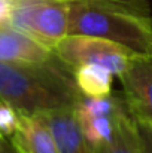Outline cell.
Listing matches in <instances>:
<instances>
[{
    "label": "cell",
    "instance_id": "obj_10",
    "mask_svg": "<svg viewBox=\"0 0 152 153\" xmlns=\"http://www.w3.org/2000/svg\"><path fill=\"white\" fill-rule=\"evenodd\" d=\"M75 80L84 97H107L112 94L113 73L104 67L88 64L76 68Z\"/></svg>",
    "mask_w": 152,
    "mask_h": 153
},
{
    "label": "cell",
    "instance_id": "obj_7",
    "mask_svg": "<svg viewBox=\"0 0 152 153\" xmlns=\"http://www.w3.org/2000/svg\"><path fill=\"white\" fill-rule=\"evenodd\" d=\"M55 56L57 53L52 49L22 31L10 25H0V61L46 62Z\"/></svg>",
    "mask_w": 152,
    "mask_h": 153
},
{
    "label": "cell",
    "instance_id": "obj_4",
    "mask_svg": "<svg viewBox=\"0 0 152 153\" xmlns=\"http://www.w3.org/2000/svg\"><path fill=\"white\" fill-rule=\"evenodd\" d=\"M54 52L73 71L82 65L94 64L110 70L115 76H119L128 61L137 55L119 43L88 34H67Z\"/></svg>",
    "mask_w": 152,
    "mask_h": 153
},
{
    "label": "cell",
    "instance_id": "obj_11",
    "mask_svg": "<svg viewBox=\"0 0 152 153\" xmlns=\"http://www.w3.org/2000/svg\"><path fill=\"white\" fill-rule=\"evenodd\" d=\"M76 113V111H75ZM79 126L93 147H99L101 144L112 140L115 134V119L113 116H82L76 114Z\"/></svg>",
    "mask_w": 152,
    "mask_h": 153
},
{
    "label": "cell",
    "instance_id": "obj_16",
    "mask_svg": "<svg viewBox=\"0 0 152 153\" xmlns=\"http://www.w3.org/2000/svg\"><path fill=\"white\" fill-rule=\"evenodd\" d=\"M9 153H15V150H13V149L10 147V144H9Z\"/></svg>",
    "mask_w": 152,
    "mask_h": 153
},
{
    "label": "cell",
    "instance_id": "obj_1",
    "mask_svg": "<svg viewBox=\"0 0 152 153\" xmlns=\"http://www.w3.org/2000/svg\"><path fill=\"white\" fill-rule=\"evenodd\" d=\"M82 97L73 70L58 56L46 62L0 61V100L21 113L75 108Z\"/></svg>",
    "mask_w": 152,
    "mask_h": 153
},
{
    "label": "cell",
    "instance_id": "obj_12",
    "mask_svg": "<svg viewBox=\"0 0 152 153\" xmlns=\"http://www.w3.org/2000/svg\"><path fill=\"white\" fill-rule=\"evenodd\" d=\"M124 104V97L113 94L107 97H82L75 111L82 116H113Z\"/></svg>",
    "mask_w": 152,
    "mask_h": 153
},
{
    "label": "cell",
    "instance_id": "obj_9",
    "mask_svg": "<svg viewBox=\"0 0 152 153\" xmlns=\"http://www.w3.org/2000/svg\"><path fill=\"white\" fill-rule=\"evenodd\" d=\"M115 134L110 141L94 147L96 153H143L142 140L136 120L124 104L115 114Z\"/></svg>",
    "mask_w": 152,
    "mask_h": 153
},
{
    "label": "cell",
    "instance_id": "obj_8",
    "mask_svg": "<svg viewBox=\"0 0 152 153\" xmlns=\"http://www.w3.org/2000/svg\"><path fill=\"white\" fill-rule=\"evenodd\" d=\"M42 116L52 131L58 153H96L79 126L75 108L54 110Z\"/></svg>",
    "mask_w": 152,
    "mask_h": 153
},
{
    "label": "cell",
    "instance_id": "obj_6",
    "mask_svg": "<svg viewBox=\"0 0 152 153\" xmlns=\"http://www.w3.org/2000/svg\"><path fill=\"white\" fill-rule=\"evenodd\" d=\"M9 144L15 153H58L52 131L42 114L19 111L18 125Z\"/></svg>",
    "mask_w": 152,
    "mask_h": 153
},
{
    "label": "cell",
    "instance_id": "obj_3",
    "mask_svg": "<svg viewBox=\"0 0 152 153\" xmlns=\"http://www.w3.org/2000/svg\"><path fill=\"white\" fill-rule=\"evenodd\" d=\"M70 0H12L9 25L55 49L69 34Z\"/></svg>",
    "mask_w": 152,
    "mask_h": 153
},
{
    "label": "cell",
    "instance_id": "obj_2",
    "mask_svg": "<svg viewBox=\"0 0 152 153\" xmlns=\"http://www.w3.org/2000/svg\"><path fill=\"white\" fill-rule=\"evenodd\" d=\"M69 34L97 36L137 55L152 53V16L145 0H70Z\"/></svg>",
    "mask_w": 152,
    "mask_h": 153
},
{
    "label": "cell",
    "instance_id": "obj_14",
    "mask_svg": "<svg viewBox=\"0 0 152 153\" xmlns=\"http://www.w3.org/2000/svg\"><path fill=\"white\" fill-rule=\"evenodd\" d=\"M137 128H139V134H140V140H142L143 153H152V125L137 123Z\"/></svg>",
    "mask_w": 152,
    "mask_h": 153
},
{
    "label": "cell",
    "instance_id": "obj_15",
    "mask_svg": "<svg viewBox=\"0 0 152 153\" xmlns=\"http://www.w3.org/2000/svg\"><path fill=\"white\" fill-rule=\"evenodd\" d=\"M0 153H9V144L4 141V137L0 134Z\"/></svg>",
    "mask_w": 152,
    "mask_h": 153
},
{
    "label": "cell",
    "instance_id": "obj_13",
    "mask_svg": "<svg viewBox=\"0 0 152 153\" xmlns=\"http://www.w3.org/2000/svg\"><path fill=\"white\" fill-rule=\"evenodd\" d=\"M19 111L6 101L0 100V134L4 138H10L18 125Z\"/></svg>",
    "mask_w": 152,
    "mask_h": 153
},
{
    "label": "cell",
    "instance_id": "obj_5",
    "mask_svg": "<svg viewBox=\"0 0 152 153\" xmlns=\"http://www.w3.org/2000/svg\"><path fill=\"white\" fill-rule=\"evenodd\" d=\"M118 77L131 117L137 123L152 125V53L134 55Z\"/></svg>",
    "mask_w": 152,
    "mask_h": 153
}]
</instances>
